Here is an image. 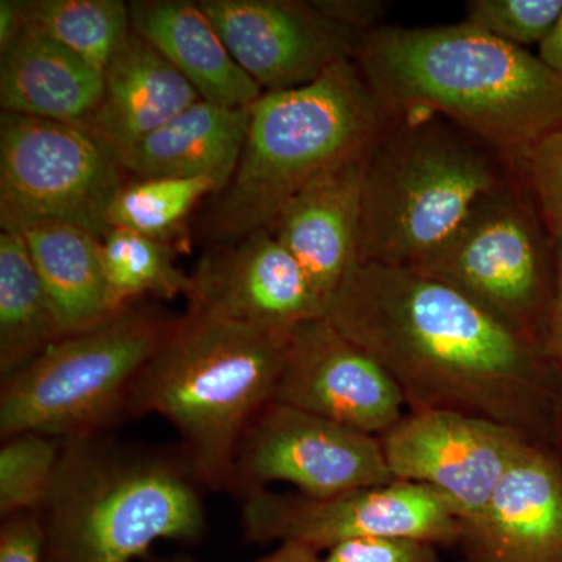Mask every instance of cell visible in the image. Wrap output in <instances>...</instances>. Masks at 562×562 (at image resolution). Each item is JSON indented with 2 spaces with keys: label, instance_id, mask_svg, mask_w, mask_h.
Instances as JSON below:
<instances>
[{
  "label": "cell",
  "instance_id": "obj_1",
  "mask_svg": "<svg viewBox=\"0 0 562 562\" xmlns=\"http://www.w3.org/2000/svg\"><path fill=\"white\" fill-rule=\"evenodd\" d=\"M325 317L386 369L409 412L471 414L553 446L562 373L546 346L449 284L357 262Z\"/></svg>",
  "mask_w": 562,
  "mask_h": 562
},
{
  "label": "cell",
  "instance_id": "obj_2",
  "mask_svg": "<svg viewBox=\"0 0 562 562\" xmlns=\"http://www.w3.org/2000/svg\"><path fill=\"white\" fill-rule=\"evenodd\" d=\"M391 116L441 114L513 161L562 127V80L538 55L462 21L382 25L353 58Z\"/></svg>",
  "mask_w": 562,
  "mask_h": 562
},
{
  "label": "cell",
  "instance_id": "obj_3",
  "mask_svg": "<svg viewBox=\"0 0 562 562\" xmlns=\"http://www.w3.org/2000/svg\"><path fill=\"white\" fill-rule=\"evenodd\" d=\"M201 479L180 447L116 436L63 441L41 503V562H133L158 541L209 535Z\"/></svg>",
  "mask_w": 562,
  "mask_h": 562
},
{
  "label": "cell",
  "instance_id": "obj_4",
  "mask_svg": "<svg viewBox=\"0 0 562 562\" xmlns=\"http://www.w3.org/2000/svg\"><path fill=\"white\" fill-rule=\"evenodd\" d=\"M291 333L188 310L133 387L128 419L160 416L206 490H231L244 432L276 397Z\"/></svg>",
  "mask_w": 562,
  "mask_h": 562
},
{
  "label": "cell",
  "instance_id": "obj_5",
  "mask_svg": "<svg viewBox=\"0 0 562 562\" xmlns=\"http://www.w3.org/2000/svg\"><path fill=\"white\" fill-rule=\"evenodd\" d=\"M522 169L441 114L391 116L366 151L358 262L417 268Z\"/></svg>",
  "mask_w": 562,
  "mask_h": 562
},
{
  "label": "cell",
  "instance_id": "obj_6",
  "mask_svg": "<svg viewBox=\"0 0 562 562\" xmlns=\"http://www.w3.org/2000/svg\"><path fill=\"white\" fill-rule=\"evenodd\" d=\"M390 121L353 58L306 87L265 92L232 180L203 214V236L222 246L268 228L313 180L364 155Z\"/></svg>",
  "mask_w": 562,
  "mask_h": 562
},
{
  "label": "cell",
  "instance_id": "obj_7",
  "mask_svg": "<svg viewBox=\"0 0 562 562\" xmlns=\"http://www.w3.org/2000/svg\"><path fill=\"white\" fill-rule=\"evenodd\" d=\"M177 321L139 301L63 336L3 380L0 436L35 431L66 441L111 432L128 420L133 387Z\"/></svg>",
  "mask_w": 562,
  "mask_h": 562
},
{
  "label": "cell",
  "instance_id": "obj_8",
  "mask_svg": "<svg viewBox=\"0 0 562 562\" xmlns=\"http://www.w3.org/2000/svg\"><path fill=\"white\" fill-rule=\"evenodd\" d=\"M416 271L449 284L512 330L543 342L554 239L525 169L492 192Z\"/></svg>",
  "mask_w": 562,
  "mask_h": 562
},
{
  "label": "cell",
  "instance_id": "obj_9",
  "mask_svg": "<svg viewBox=\"0 0 562 562\" xmlns=\"http://www.w3.org/2000/svg\"><path fill=\"white\" fill-rule=\"evenodd\" d=\"M116 155L77 125L2 113L0 227L76 225L102 239L106 213L125 183Z\"/></svg>",
  "mask_w": 562,
  "mask_h": 562
},
{
  "label": "cell",
  "instance_id": "obj_10",
  "mask_svg": "<svg viewBox=\"0 0 562 562\" xmlns=\"http://www.w3.org/2000/svg\"><path fill=\"white\" fill-rule=\"evenodd\" d=\"M241 528L247 542L299 543L317 553L380 536L452 547L462 535L452 503L432 487L401 480L330 497L254 492L243 498Z\"/></svg>",
  "mask_w": 562,
  "mask_h": 562
},
{
  "label": "cell",
  "instance_id": "obj_11",
  "mask_svg": "<svg viewBox=\"0 0 562 562\" xmlns=\"http://www.w3.org/2000/svg\"><path fill=\"white\" fill-rule=\"evenodd\" d=\"M394 482L382 439L273 401L244 432L228 492L243 501L288 483L308 497H330Z\"/></svg>",
  "mask_w": 562,
  "mask_h": 562
},
{
  "label": "cell",
  "instance_id": "obj_12",
  "mask_svg": "<svg viewBox=\"0 0 562 562\" xmlns=\"http://www.w3.org/2000/svg\"><path fill=\"white\" fill-rule=\"evenodd\" d=\"M380 439L394 479L438 491L462 530L480 519L502 476L536 442L508 425L454 412H409Z\"/></svg>",
  "mask_w": 562,
  "mask_h": 562
},
{
  "label": "cell",
  "instance_id": "obj_13",
  "mask_svg": "<svg viewBox=\"0 0 562 562\" xmlns=\"http://www.w3.org/2000/svg\"><path fill=\"white\" fill-rule=\"evenodd\" d=\"M232 57L262 92L306 87L355 58L361 35L301 0H201Z\"/></svg>",
  "mask_w": 562,
  "mask_h": 562
},
{
  "label": "cell",
  "instance_id": "obj_14",
  "mask_svg": "<svg viewBox=\"0 0 562 562\" xmlns=\"http://www.w3.org/2000/svg\"><path fill=\"white\" fill-rule=\"evenodd\" d=\"M273 401L382 438L406 403L386 369L327 317L291 331Z\"/></svg>",
  "mask_w": 562,
  "mask_h": 562
},
{
  "label": "cell",
  "instance_id": "obj_15",
  "mask_svg": "<svg viewBox=\"0 0 562 562\" xmlns=\"http://www.w3.org/2000/svg\"><path fill=\"white\" fill-rule=\"evenodd\" d=\"M191 276V312L276 333H291L327 313L308 273L269 228L210 246Z\"/></svg>",
  "mask_w": 562,
  "mask_h": 562
},
{
  "label": "cell",
  "instance_id": "obj_16",
  "mask_svg": "<svg viewBox=\"0 0 562 562\" xmlns=\"http://www.w3.org/2000/svg\"><path fill=\"white\" fill-rule=\"evenodd\" d=\"M458 547L464 562H562V461L553 446L525 449Z\"/></svg>",
  "mask_w": 562,
  "mask_h": 562
},
{
  "label": "cell",
  "instance_id": "obj_17",
  "mask_svg": "<svg viewBox=\"0 0 562 562\" xmlns=\"http://www.w3.org/2000/svg\"><path fill=\"white\" fill-rule=\"evenodd\" d=\"M364 157L322 173L284 203L268 227L327 303L360 257Z\"/></svg>",
  "mask_w": 562,
  "mask_h": 562
},
{
  "label": "cell",
  "instance_id": "obj_18",
  "mask_svg": "<svg viewBox=\"0 0 562 562\" xmlns=\"http://www.w3.org/2000/svg\"><path fill=\"white\" fill-rule=\"evenodd\" d=\"M132 29L179 70L202 101L225 109H250L265 92L247 76L201 3L135 0Z\"/></svg>",
  "mask_w": 562,
  "mask_h": 562
},
{
  "label": "cell",
  "instance_id": "obj_19",
  "mask_svg": "<svg viewBox=\"0 0 562 562\" xmlns=\"http://www.w3.org/2000/svg\"><path fill=\"white\" fill-rule=\"evenodd\" d=\"M199 101L201 95L190 81L132 32L103 72L102 101L81 128L117 158Z\"/></svg>",
  "mask_w": 562,
  "mask_h": 562
},
{
  "label": "cell",
  "instance_id": "obj_20",
  "mask_svg": "<svg viewBox=\"0 0 562 562\" xmlns=\"http://www.w3.org/2000/svg\"><path fill=\"white\" fill-rule=\"evenodd\" d=\"M0 55L2 113L85 127L102 101L103 72L31 25Z\"/></svg>",
  "mask_w": 562,
  "mask_h": 562
},
{
  "label": "cell",
  "instance_id": "obj_21",
  "mask_svg": "<svg viewBox=\"0 0 562 562\" xmlns=\"http://www.w3.org/2000/svg\"><path fill=\"white\" fill-rule=\"evenodd\" d=\"M249 124L250 109L199 101L121 151L117 161L136 179L213 177L225 188L238 166Z\"/></svg>",
  "mask_w": 562,
  "mask_h": 562
},
{
  "label": "cell",
  "instance_id": "obj_22",
  "mask_svg": "<svg viewBox=\"0 0 562 562\" xmlns=\"http://www.w3.org/2000/svg\"><path fill=\"white\" fill-rule=\"evenodd\" d=\"M21 235L65 336L117 313L103 273L101 239L63 222L31 225Z\"/></svg>",
  "mask_w": 562,
  "mask_h": 562
},
{
  "label": "cell",
  "instance_id": "obj_23",
  "mask_svg": "<svg viewBox=\"0 0 562 562\" xmlns=\"http://www.w3.org/2000/svg\"><path fill=\"white\" fill-rule=\"evenodd\" d=\"M65 336L24 236L0 233V376L10 379Z\"/></svg>",
  "mask_w": 562,
  "mask_h": 562
},
{
  "label": "cell",
  "instance_id": "obj_24",
  "mask_svg": "<svg viewBox=\"0 0 562 562\" xmlns=\"http://www.w3.org/2000/svg\"><path fill=\"white\" fill-rule=\"evenodd\" d=\"M101 257L114 312L146 295L162 301L190 299L194 281L177 266L168 241L110 228L101 239Z\"/></svg>",
  "mask_w": 562,
  "mask_h": 562
},
{
  "label": "cell",
  "instance_id": "obj_25",
  "mask_svg": "<svg viewBox=\"0 0 562 562\" xmlns=\"http://www.w3.org/2000/svg\"><path fill=\"white\" fill-rule=\"evenodd\" d=\"M25 22L105 72L132 35L122 0H24Z\"/></svg>",
  "mask_w": 562,
  "mask_h": 562
},
{
  "label": "cell",
  "instance_id": "obj_26",
  "mask_svg": "<svg viewBox=\"0 0 562 562\" xmlns=\"http://www.w3.org/2000/svg\"><path fill=\"white\" fill-rule=\"evenodd\" d=\"M224 190L213 177H150L125 181L110 203L109 228L169 241L206 198Z\"/></svg>",
  "mask_w": 562,
  "mask_h": 562
},
{
  "label": "cell",
  "instance_id": "obj_27",
  "mask_svg": "<svg viewBox=\"0 0 562 562\" xmlns=\"http://www.w3.org/2000/svg\"><path fill=\"white\" fill-rule=\"evenodd\" d=\"M63 439L25 431L2 439L0 447V517L36 513L57 471Z\"/></svg>",
  "mask_w": 562,
  "mask_h": 562
},
{
  "label": "cell",
  "instance_id": "obj_28",
  "mask_svg": "<svg viewBox=\"0 0 562 562\" xmlns=\"http://www.w3.org/2000/svg\"><path fill=\"white\" fill-rule=\"evenodd\" d=\"M562 13V0H471L465 22L495 38L524 47L541 44Z\"/></svg>",
  "mask_w": 562,
  "mask_h": 562
},
{
  "label": "cell",
  "instance_id": "obj_29",
  "mask_svg": "<svg viewBox=\"0 0 562 562\" xmlns=\"http://www.w3.org/2000/svg\"><path fill=\"white\" fill-rule=\"evenodd\" d=\"M524 169L550 235L562 243V127L532 147Z\"/></svg>",
  "mask_w": 562,
  "mask_h": 562
},
{
  "label": "cell",
  "instance_id": "obj_30",
  "mask_svg": "<svg viewBox=\"0 0 562 562\" xmlns=\"http://www.w3.org/2000/svg\"><path fill=\"white\" fill-rule=\"evenodd\" d=\"M321 562H441L438 546L413 538L355 539L325 552Z\"/></svg>",
  "mask_w": 562,
  "mask_h": 562
},
{
  "label": "cell",
  "instance_id": "obj_31",
  "mask_svg": "<svg viewBox=\"0 0 562 562\" xmlns=\"http://www.w3.org/2000/svg\"><path fill=\"white\" fill-rule=\"evenodd\" d=\"M0 562H41V531L35 513L2 519Z\"/></svg>",
  "mask_w": 562,
  "mask_h": 562
},
{
  "label": "cell",
  "instance_id": "obj_32",
  "mask_svg": "<svg viewBox=\"0 0 562 562\" xmlns=\"http://www.w3.org/2000/svg\"><path fill=\"white\" fill-rule=\"evenodd\" d=\"M313 5L328 20L366 35L382 27L390 3L382 0H313Z\"/></svg>",
  "mask_w": 562,
  "mask_h": 562
},
{
  "label": "cell",
  "instance_id": "obj_33",
  "mask_svg": "<svg viewBox=\"0 0 562 562\" xmlns=\"http://www.w3.org/2000/svg\"><path fill=\"white\" fill-rule=\"evenodd\" d=\"M543 346L562 373V243H554V286L547 316Z\"/></svg>",
  "mask_w": 562,
  "mask_h": 562
},
{
  "label": "cell",
  "instance_id": "obj_34",
  "mask_svg": "<svg viewBox=\"0 0 562 562\" xmlns=\"http://www.w3.org/2000/svg\"><path fill=\"white\" fill-rule=\"evenodd\" d=\"M27 27L24 0H0V54Z\"/></svg>",
  "mask_w": 562,
  "mask_h": 562
},
{
  "label": "cell",
  "instance_id": "obj_35",
  "mask_svg": "<svg viewBox=\"0 0 562 562\" xmlns=\"http://www.w3.org/2000/svg\"><path fill=\"white\" fill-rule=\"evenodd\" d=\"M321 553L314 552L308 547L299 543H280L279 549L273 550L268 557L255 562H321ZM149 562H201L184 554H176L169 558H154Z\"/></svg>",
  "mask_w": 562,
  "mask_h": 562
},
{
  "label": "cell",
  "instance_id": "obj_36",
  "mask_svg": "<svg viewBox=\"0 0 562 562\" xmlns=\"http://www.w3.org/2000/svg\"><path fill=\"white\" fill-rule=\"evenodd\" d=\"M538 58L562 80V13L552 32L539 44Z\"/></svg>",
  "mask_w": 562,
  "mask_h": 562
},
{
  "label": "cell",
  "instance_id": "obj_37",
  "mask_svg": "<svg viewBox=\"0 0 562 562\" xmlns=\"http://www.w3.org/2000/svg\"><path fill=\"white\" fill-rule=\"evenodd\" d=\"M554 449H557L558 454H560L562 461V403L560 408V414H558L557 420V431H554Z\"/></svg>",
  "mask_w": 562,
  "mask_h": 562
}]
</instances>
